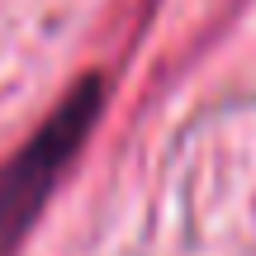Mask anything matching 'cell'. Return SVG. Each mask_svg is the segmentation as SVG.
Segmentation results:
<instances>
[{
	"label": "cell",
	"instance_id": "6da1fadb",
	"mask_svg": "<svg viewBox=\"0 0 256 256\" xmlns=\"http://www.w3.org/2000/svg\"><path fill=\"white\" fill-rule=\"evenodd\" d=\"M100 110H104V81L81 76L52 104V114L34 128V138L0 166V256H14L24 247L34 218L52 200L66 166L81 156L90 128L100 124Z\"/></svg>",
	"mask_w": 256,
	"mask_h": 256
}]
</instances>
